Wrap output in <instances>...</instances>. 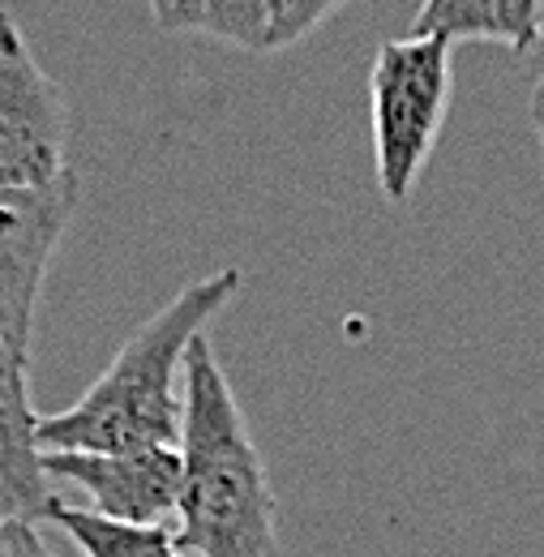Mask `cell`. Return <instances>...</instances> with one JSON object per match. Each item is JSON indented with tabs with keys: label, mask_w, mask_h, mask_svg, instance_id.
Instances as JSON below:
<instances>
[{
	"label": "cell",
	"mask_w": 544,
	"mask_h": 557,
	"mask_svg": "<svg viewBox=\"0 0 544 557\" xmlns=\"http://www.w3.org/2000/svg\"><path fill=\"white\" fill-rule=\"evenodd\" d=\"M240 292V271L223 267L185 283L121 344L112 364L82 399L39 420L44 450L121 455L146 446H181L185 424V360L206 335V322Z\"/></svg>",
	"instance_id": "6da1fadb"
},
{
	"label": "cell",
	"mask_w": 544,
	"mask_h": 557,
	"mask_svg": "<svg viewBox=\"0 0 544 557\" xmlns=\"http://www.w3.org/2000/svg\"><path fill=\"white\" fill-rule=\"evenodd\" d=\"M176 541L189 557H279L271 472L206 335L185 360Z\"/></svg>",
	"instance_id": "7a4b0ae2"
},
{
	"label": "cell",
	"mask_w": 544,
	"mask_h": 557,
	"mask_svg": "<svg viewBox=\"0 0 544 557\" xmlns=\"http://www.w3.org/2000/svg\"><path fill=\"white\" fill-rule=\"evenodd\" d=\"M450 44L433 35L386 39L369 73V121H373V159L378 185L391 207H408L416 181L429 168V154L442 138L455 61Z\"/></svg>",
	"instance_id": "3957f363"
},
{
	"label": "cell",
	"mask_w": 544,
	"mask_h": 557,
	"mask_svg": "<svg viewBox=\"0 0 544 557\" xmlns=\"http://www.w3.org/2000/svg\"><path fill=\"white\" fill-rule=\"evenodd\" d=\"M65 95L13 13L0 9V189H35L65 176Z\"/></svg>",
	"instance_id": "277c9868"
},
{
	"label": "cell",
	"mask_w": 544,
	"mask_h": 557,
	"mask_svg": "<svg viewBox=\"0 0 544 557\" xmlns=\"http://www.w3.org/2000/svg\"><path fill=\"white\" fill-rule=\"evenodd\" d=\"M77 198L73 172L35 189H0V339L9 348L30 351L39 292Z\"/></svg>",
	"instance_id": "5b68a950"
},
{
	"label": "cell",
	"mask_w": 544,
	"mask_h": 557,
	"mask_svg": "<svg viewBox=\"0 0 544 557\" xmlns=\"http://www.w3.org/2000/svg\"><path fill=\"white\" fill-rule=\"evenodd\" d=\"M48 476L90 497L86 510L116 523H168L181 502V446H146L121 455L44 450Z\"/></svg>",
	"instance_id": "8992f818"
},
{
	"label": "cell",
	"mask_w": 544,
	"mask_h": 557,
	"mask_svg": "<svg viewBox=\"0 0 544 557\" xmlns=\"http://www.w3.org/2000/svg\"><path fill=\"white\" fill-rule=\"evenodd\" d=\"M39 420L30 408V351L0 339V519H44L52 476L44 468Z\"/></svg>",
	"instance_id": "52a82bcc"
},
{
	"label": "cell",
	"mask_w": 544,
	"mask_h": 557,
	"mask_svg": "<svg viewBox=\"0 0 544 557\" xmlns=\"http://www.w3.org/2000/svg\"><path fill=\"white\" fill-rule=\"evenodd\" d=\"M416 35L532 52L544 39V0H420Z\"/></svg>",
	"instance_id": "ba28073f"
},
{
	"label": "cell",
	"mask_w": 544,
	"mask_h": 557,
	"mask_svg": "<svg viewBox=\"0 0 544 557\" xmlns=\"http://www.w3.org/2000/svg\"><path fill=\"white\" fill-rule=\"evenodd\" d=\"M44 519L57 523L86 557H189L168 523H116L65 502H52Z\"/></svg>",
	"instance_id": "9c48e42d"
},
{
	"label": "cell",
	"mask_w": 544,
	"mask_h": 557,
	"mask_svg": "<svg viewBox=\"0 0 544 557\" xmlns=\"http://www.w3.org/2000/svg\"><path fill=\"white\" fill-rule=\"evenodd\" d=\"M198 30L245 52H267V0H206Z\"/></svg>",
	"instance_id": "30bf717a"
},
{
	"label": "cell",
	"mask_w": 544,
	"mask_h": 557,
	"mask_svg": "<svg viewBox=\"0 0 544 557\" xmlns=\"http://www.w3.org/2000/svg\"><path fill=\"white\" fill-rule=\"evenodd\" d=\"M326 13H335L326 0H267V52L300 44L309 30L322 26Z\"/></svg>",
	"instance_id": "8fae6325"
},
{
	"label": "cell",
	"mask_w": 544,
	"mask_h": 557,
	"mask_svg": "<svg viewBox=\"0 0 544 557\" xmlns=\"http://www.w3.org/2000/svg\"><path fill=\"white\" fill-rule=\"evenodd\" d=\"M0 557H57L30 519H0Z\"/></svg>",
	"instance_id": "7c38bea8"
},
{
	"label": "cell",
	"mask_w": 544,
	"mask_h": 557,
	"mask_svg": "<svg viewBox=\"0 0 544 557\" xmlns=\"http://www.w3.org/2000/svg\"><path fill=\"white\" fill-rule=\"evenodd\" d=\"M146 4H150L154 26L168 30V35H181V30H198L202 26L206 0H146Z\"/></svg>",
	"instance_id": "4fadbf2b"
},
{
	"label": "cell",
	"mask_w": 544,
	"mask_h": 557,
	"mask_svg": "<svg viewBox=\"0 0 544 557\" xmlns=\"http://www.w3.org/2000/svg\"><path fill=\"white\" fill-rule=\"evenodd\" d=\"M532 125H536V138L544 146V77L536 82V90H532Z\"/></svg>",
	"instance_id": "5bb4252c"
},
{
	"label": "cell",
	"mask_w": 544,
	"mask_h": 557,
	"mask_svg": "<svg viewBox=\"0 0 544 557\" xmlns=\"http://www.w3.org/2000/svg\"><path fill=\"white\" fill-rule=\"evenodd\" d=\"M326 4H331V9H339V4H347V0H326Z\"/></svg>",
	"instance_id": "9a60e30c"
},
{
	"label": "cell",
	"mask_w": 544,
	"mask_h": 557,
	"mask_svg": "<svg viewBox=\"0 0 544 557\" xmlns=\"http://www.w3.org/2000/svg\"><path fill=\"white\" fill-rule=\"evenodd\" d=\"M541 154H544V146H541Z\"/></svg>",
	"instance_id": "2e32d148"
}]
</instances>
